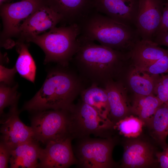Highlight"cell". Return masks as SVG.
I'll use <instances>...</instances> for the list:
<instances>
[{
  "instance_id": "cell-17",
  "label": "cell",
  "mask_w": 168,
  "mask_h": 168,
  "mask_svg": "<svg viewBox=\"0 0 168 168\" xmlns=\"http://www.w3.org/2000/svg\"><path fill=\"white\" fill-rule=\"evenodd\" d=\"M159 46L153 41L142 39L138 41L129 54L130 66L142 69L168 53V49Z\"/></svg>"
},
{
  "instance_id": "cell-4",
  "label": "cell",
  "mask_w": 168,
  "mask_h": 168,
  "mask_svg": "<svg viewBox=\"0 0 168 168\" xmlns=\"http://www.w3.org/2000/svg\"><path fill=\"white\" fill-rule=\"evenodd\" d=\"M80 27L77 24L56 26L48 32L24 40L33 42L43 50L45 55L44 63L55 62L67 66L80 46Z\"/></svg>"
},
{
  "instance_id": "cell-9",
  "label": "cell",
  "mask_w": 168,
  "mask_h": 168,
  "mask_svg": "<svg viewBox=\"0 0 168 168\" xmlns=\"http://www.w3.org/2000/svg\"><path fill=\"white\" fill-rule=\"evenodd\" d=\"M165 0H139L135 26L141 39L153 41L161 24Z\"/></svg>"
},
{
  "instance_id": "cell-20",
  "label": "cell",
  "mask_w": 168,
  "mask_h": 168,
  "mask_svg": "<svg viewBox=\"0 0 168 168\" xmlns=\"http://www.w3.org/2000/svg\"><path fill=\"white\" fill-rule=\"evenodd\" d=\"M163 103L155 95L134 94L130 107L131 114L136 115L147 126L158 109Z\"/></svg>"
},
{
  "instance_id": "cell-11",
  "label": "cell",
  "mask_w": 168,
  "mask_h": 168,
  "mask_svg": "<svg viewBox=\"0 0 168 168\" xmlns=\"http://www.w3.org/2000/svg\"><path fill=\"white\" fill-rule=\"evenodd\" d=\"M72 139L67 137L49 142L45 148L41 149L38 168H66L77 164L72 147Z\"/></svg>"
},
{
  "instance_id": "cell-12",
  "label": "cell",
  "mask_w": 168,
  "mask_h": 168,
  "mask_svg": "<svg viewBox=\"0 0 168 168\" xmlns=\"http://www.w3.org/2000/svg\"><path fill=\"white\" fill-rule=\"evenodd\" d=\"M94 9L113 20L135 27L139 0H92Z\"/></svg>"
},
{
  "instance_id": "cell-1",
  "label": "cell",
  "mask_w": 168,
  "mask_h": 168,
  "mask_svg": "<svg viewBox=\"0 0 168 168\" xmlns=\"http://www.w3.org/2000/svg\"><path fill=\"white\" fill-rule=\"evenodd\" d=\"M79 40L80 46L72 60L84 81L104 87L108 81L121 79L130 65L128 54Z\"/></svg>"
},
{
  "instance_id": "cell-6",
  "label": "cell",
  "mask_w": 168,
  "mask_h": 168,
  "mask_svg": "<svg viewBox=\"0 0 168 168\" xmlns=\"http://www.w3.org/2000/svg\"><path fill=\"white\" fill-rule=\"evenodd\" d=\"M31 127L34 139L44 144L51 140L67 137L72 138L68 110L37 112L31 118Z\"/></svg>"
},
{
  "instance_id": "cell-5",
  "label": "cell",
  "mask_w": 168,
  "mask_h": 168,
  "mask_svg": "<svg viewBox=\"0 0 168 168\" xmlns=\"http://www.w3.org/2000/svg\"><path fill=\"white\" fill-rule=\"evenodd\" d=\"M70 132L72 138L80 139L91 135L101 138H109L110 131L115 127L109 119L101 115L95 109L81 100L69 109Z\"/></svg>"
},
{
  "instance_id": "cell-13",
  "label": "cell",
  "mask_w": 168,
  "mask_h": 168,
  "mask_svg": "<svg viewBox=\"0 0 168 168\" xmlns=\"http://www.w3.org/2000/svg\"><path fill=\"white\" fill-rule=\"evenodd\" d=\"M61 16L48 6L43 5L24 20L19 28L18 35L22 40L39 35L61 22Z\"/></svg>"
},
{
  "instance_id": "cell-14",
  "label": "cell",
  "mask_w": 168,
  "mask_h": 168,
  "mask_svg": "<svg viewBox=\"0 0 168 168\" xmlns=\"http://www.w3.org/2000/svg\"><path fill=\"white\" fill-rule=\"evenodd\" d=\"M49 6L62 17L65 25H79L94 9L92 0H49Z\"/></svg>"
},
{
  "instance_id": "cell-24",
  "label": "cell",
  "mask_w": 168,
  "mask_h": 168,
  "mask_svg": "<svg viewBox=\"0 0 168 168\" xmlns=\"http://www.w3.org/2000/svg\"><path fill=\"white\" fill-rule=\"evenodd\" d=\"M144 124V123L138 117L132 115L119 121L115 124V127L125 137L135 138L141 133Z\"/></svg>"
},
{
  "instance_id": "cell-2",
  "label": "cell",
  "mask_w": 168,
  "mask_h": 168,
  "mask_svg": "<svg viewBox=\"0 0 168 168\" xmlns=\"http://www.w3.org/2000/svg\"><path fill=\"white\" fill-rule=\"evenodd\" d=\"M67 67L50 72L41 88L24 105L23 110L37 112L50 109L69 110L85 88L79 74Z\"/></svg>"
},
{
  "instance_id": "cell-8",
  "label": "cell",
  "mask_w": 168,
  "mask_h": 168,
  "mask_svg": "<svg viewBox=\"0 0 168 168\" xmlns=\"http://www.w3.org/2000/svg\"><path fill=\"white\" fill-rule=\"evenodd\" d=\"M43 5L42 0H23L3 5L0 13L3 25L2 36L8 38L18 35L21 21Z\"/></svg>"
},
{
  "instance_id": "cell-27",
  "label": "cell",
  "mask_w": 168,
  "mask_h": 168,
  "mask_svg": "<svg viewBox=\"0 0 168 168\" xmlns=\"http://www.w3.org/2000/svg\"><path fill=\"white\" fill-rule=\"evenodd\" d=\"M140 70L153 75L168 73V53L147 67Z\"/></svg>"
},
{
  "instance_id": "cell-31",
  "label": "cell",
  "mask_w": 168,
  "mask_h": 168,
  "mask_svg": "<svg viewBox=\"0 0 168 168\" xmlns=\"http://www.w3.org/2000/svg\"><path fill=\"white\" fill-rule=\"evenodd\" d=\"M153 41L159 45H164L168 48V31L156 35Z\"/></svg>"
},
{
  "instance_id": "cell-7",
  "label": "cell",
  "mask_w": 168,
  "mask_h": 168,
  "mask_svg": "<svg viewBox=\"0 0 168 168\" xmlns=\"http://www.w3.org/2000/svg\"><path fill=\"white\" fill-rule=\"evenodd\" d=\"M114 145V141L110 137L79 139L75 151L77 165L84 168L114 167L112 155Z\"/></svg>"
},
{
  "instance_id": "cell-25",
  "label": "cell",
  "mask_w": 168,
  "mask_h": 168,
  "mask_svg": "<svg viewBox=\"0 0 168 168\" xmlns=\"http://www.w3.org/2000/svg\"><path fill=\"white\" fill-rule=\"evenodd\" d=\"M1 83L0 86V113L3 115V110L6 107L12 106L18 102L19 95L17 94L18 85L12 87Z\"/></svg>"
},
{
  "instance_id": "cell-3",
  "label": "cell",
  "mask_w": 168,
  "mask_h": 168,
  "mask_svg": "<svg viewBox=\"0 0 168 168\" xmlns=\"http://www.w3.org/2000/svg\"><path fill=\"white\" fill-rule=\"evenodd\" d=\"M79 25L81 40L129 54L141 38L136 28L117 21L94 9Z\"/></svg>"
},
{
  "instance_id": "cell-30",
  "label": "cell",
  "mask_w": 168,
  "mask_h": 168,
  "mask_svg": "<svg viewBox=\"0 0 168 168\" xmlns=\"http://www.w3.org/2000/svg\"><path fill=\"white\" fill-rule=\"evenodd\" d=\"M167 31H168V0H165L161 23L154 37L158 34Z\"/></svg>"
},
{
  "instance_id": "cell-29",
  "label": "cell",
  "mask_w": 168,
  "mask_h": 168,
  "mask_svg": "<svg viewBox=\"0 0 168 168\" xmlns=\"http://www.w3.org/2000/svg\"><path fill=\"white\" fill-rule=\"evenodd\" d=\"M10 150L2 141L0 143V168L8 167L10 157Z\"/></svg>"
},
{
  "instance_id": "cell-15",
  "label": "cell",
  "mask_w": 168,
  "mask_h": 168,
  "mask_svg": "<svg viewBox=\"0 0 168 168\" xmlns=\"http://www.w3.org/2000/svg\"><path fill=\"white\" fill-rule=\"evenodd\" d=\"M154 150L148 143L135 139L125 145L121 166L123 168H142L152 167L156 163Z\"/></svg>"
},
{
  "instance_id": "cell-22",
  "label": "cell",
  "mask_w": 168,
  "mask_h": 168,
  "mask_svg": "<svg viewBox=\"0 0 168 168\" xmlns=\"http://www.w3.org/2000/svg\"><path fill=\"white\" fill-rule=\"evenodd\" d=\"M147 126L152 130L156 140L163 149L168 147V106L163 104L157 110Z\"/></svg>"
},
{
  "instance_id": "cell-19",
  "label": "cell",
  "mask_w": 168,
  "mask_h": 168,
  "mask_svg": "<svg viewBox=\"0 0 168 168\" xmlns=\"http://www.w3.org/2000/svg\"><path fill=\"white\" fill-rule=\"evenodd\" d=\"M35 140L10 150V168H37L41 148Z\"/></svg>"
},
{
  "instance_id": "cell-33",
  "label": "cell",
  "mask_w": 168,
  "mask_h": 168,
  "mask_svg": "<svg viewBox=\"0 0 168 168\" xmlns=\"http://www.w3.org/2000/svg\"><path fill=\"white\" fill-rule=\"evenodd\" d=\"M163 151L168 156V147L163 149Z\"/></svg>"
},
{
  "instance_id": "cell-23",
  "label": "cell",
  "mask_w": 168,
  "mask_h": 168,
  "mask_svg": "<svg viewBox=\"0 0 168 168\" xmlns=\"http://www.w3.org/2000/svg\"><path fill=\"white\" fill-rule=\"evenodd\" d=\"M16 46L17 51L19 54L15 66L16 71L22 77L34 83L36 66L28 46L21 40L16 43Z\"/></svg>"
},
{
  "instance_id": "cell-21",
  "label": "cell",
  "mask_w": 168,
  "mask_h": 168,
  "mask_svg": "<svg viewBox=\"0 0 168 168\" xmlns=\"http://www.w3.org/2000/svg\"><path fill=\"white\" fill-rule=\"evenodd\" d=\"M80 95L83 102L93 108L103 117L109 119L110 107L104 88L92 84L84 88Z\"/></svg>"
},
{
  "instance_id": "cell-34",
  "label": "cell",
  "mask_w": 168,
  "mask_h": 168,
  "mask_svg": "<svg viewBox=\"0 0 168 168\" xmlns=\"http://www.w3.org/2000/svg\"><path fill=\"white\" fill-rule=\"evenodd\" d=\"M7 0H0V4H1L4 2L5 1Z\"/></svg>"
},
{
  "instance_id": "cell-26",
  "label": "cell",
  "mask_w": 168,
  "mask_h": 168,
  "mask_svg": "<svg viewBox=\"0 0 168 168\" xmlns=\"http://www.w3.org/2000/svg\"><path fill=\"white\" fill-rule=\"evenodd\" d=\"M154 94L168 106V73L160 75L156 84Z\"/></svg>"
},
{
  "instance_id": "cell-18",
  "label": "cell",
  "mask_w": 168,
  "mask_h": 168,
  "mask_svg": "<svg viewBox=\"0 0 168 168\" xmlns=\"http://www.w3.org/2000/svg\"><path fill=\"white\" fill-rule=\"evenodd\" d=\"M160 75L151 74L131 66L120 81L126 82L134 94L154 95L155 87Z\"/></svg>"
},
{
  "instance_id": "cell-28",
  "label": "cell",
  "mask_w": 168,
  "mask_h": 168,
  "mask_svg": "<svg viewBox=\"0 0 168 168\" xmlns=\"http://www.w3.org/2000/svg\"><path fill=\"white\" fill-rule=\"evenodd\" d=\"M17 72L15 67L12 68H8L0 65V81L1 83L7 85H10L13 82L14 75Z\"/></svg>"
},
{
  "instance_id": "cell-16",
  "label": "cell",
  "mask_w": 168,
  "mask_h": 168,
  "mask_svg": "<svg viewBox=\"0 0 168 168\" xmlns=\"http://www.w3.org/2000/svg\"><path fill=\"white\" fill-rule=\"evenodd\" d=\"M110 107L109 118L114 124L131 114L125 86L120 81H108L104 87Z\"/></svg>"
},
{
  "instance_id": "cell-32",
  "label": "cell",
  "mask_w": 168,
  "mask_h": 168,
  "mask_svg": "<svg viewBox=\"0 0 168 168\" xmlns=\"http://www.w3.org/2000/svg\"><path fill=\"white\" fill-rule=\"evenodd\" d=\"M156 156L161 168H168V156L163 151L161 152H157Z\"/></svg>"
},
{
  "instance_id": "cell-10",
  "label": "cell",
  "mask_w": 168,
  "mask_h": 168,
  "mask_svg": "<svg viewBox=\"0 0 168 168\" xmlns=\"http://www.w3.org/2000/svg\"><path fill=\"white\" fill-rule=\"evenodd\" d=\"M17 102L11 106L9 113L3 115L1 121V141L10 150L35 140L31 127L26 126L19 118Z\"/></svg>"
}]
</instances>
